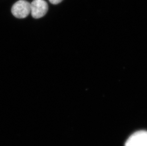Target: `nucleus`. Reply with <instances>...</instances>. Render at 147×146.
<instances>
[{
  "mask_svg": "<svg viewBox=\"0 0 147 146\" xmlns=\"http://www.w3.org/2000/svg\"><path fill=\"white\" fill-rule=\"evenodd\" d=\"M11 11L16 18H26L31 13V4L25 0H20L13 5Z\"/></svg>",
  "mask_w": 147,
  "mask_h": 146,
  "instance_id": "f257e3e1",
  "label": "nucleus"
},
{
  "mask_svg": "<svg viewBox=\"0 0 147 146\" xmlns=\"http://www.w3.org/2000/svg\"><path fill=\"white\" fill-rule=\"evenodd\" d=\"M48 11V5L44 0H33L31 3V13L34 19L44 16Z\"/></svg>",
  "mask_w": 147,
  "mask_h": 146,
  "instance_id": "f03ea898",
  "label": "nucleus"
},
{
  "mask_svg": "<svg viewBox=\"0 0 147 146\" xmlns=\"http://www.w3.org/2000/svg\"><path fill=\"white\" fill-rule=\"evenodd\" d=\"M50 3L53 4H57L61 3L63 0H49Z\"/></svg>",
  "mask_w": 147,
  "mask_h": 146,
  "instance_id": "20e7f679",
  "label": "nucleus"
},
{
  "mask_svg": "<svg viewBox=\"0 0 147 146\" xmlns=\"http://www.w3.org/2000/svg\"><path fill=\"white\" fill-rule=\"evenodd\" d=\"M125 146H147V131H139L132 134L127 140Z\"/></svg>",
  "mask_w": 147,
  "mask_h": 146,
  "instance_id": "7ed1b4c3",
  "label": "nucleus"
}]
</instances>
